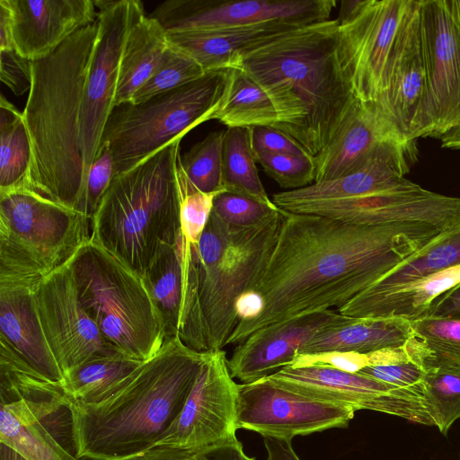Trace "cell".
Wrapping results in <instances>:
<instances>
[{"instance_id":"cell-43","label":"cell","mask_w":460,"mask_h":460,"mask_svg":"<svg viewBox=\"0 0 460 460\" xmlns=\"http://www.w3.org/2000/svg\"><path fill=\"white\" fill-rule=\"evenodd\" d=\"M358 373L407 391L422 400L426 368L415 360L368 366Z\"/></svg>"},{"instance_id":"cell-10","label":"cell","mask_w":460,"mask_h":460,"mask_svg":"<svg viewBox=\"0 0 460 460\" xmlns=\"http://www.w3.org/2000/svg\"><path fill=\"white\" fill-rule=\"evenodd\" d=\"M0 442L28 460H86L75 454L63 386L5 356H0Z\"/></svg>"},{"instance_id":"cell-50","label":"cell","mask_w":460,"mask_h":460,"mask_svg":"<svg viewBox=\"0 0 460 460\" xmlns=\"http://www.w3.org/2000/svg\"><path fill=\"white\" fill-rule=\"evenodd\" d=\"M204 454L208 460H256L245 455L238 439L216 447Z\"/></svg>"},{"instance_id":"cell-39","label":"cell","mask_w":460,"mask_h":460,"mask_svg":"<svg viewBox=\"0 0 460 460\" xmlns=\"http://www.w3.org/2000/svg\"><path fill=\"white\" fill-rule=\"evenodd\" d=\"M206 73L194 59L169 44L154 74L129 102H142L193 82Z\"/></svg>"},{"instance_id":"cell-32","label":"cell","mask_w":460,"mask_h":460,"mask_svg":"<svg viewBox=\"0 0 460 460\" xmlns=\"http://www.w3.org/2000/svg\"><path fill=\"white\" fill-rule=\"evenodd\" d=\"M227 128L268 126L275 128L279 118L268 94L243 70L229 68L222 102L213 113Z\"/></svg>"},{"instance_id":"cell-4","label":"cell","mask_w":460,"mask_h":460,"mask_svg":"<svg viewBox=\"0 0 460 460\" xmlns=\"http://www.w3.org/2000/svg\"><path fill=\"white\" fill-rule=\"evenodd\" d=\"M203 357L169 340L104 400L85 404L67 397L75 456L126 460L154 447L180 414Z\"/></svg>"},{"instance_id":"cell-17","label":"cell","mask_w":460,"mask_h":460,"mask_svg":"<svg viewBox=\"0 0 460 460\" xmlns=\"http://www.w3.org/2000/svg\"><path fill=\"white\" fill-rule=\"evenodd\" d=\"M431 137L460 124V1L421 0Z\"/></svg>"},{"instance_id":"cell-8","label":"cell","mask_w":460,"mask_h":460,"mask_svg":"<svg viewBox=\"0 0 460 460\" xmlns=\"http://www.w3.org/2000/svg\"><path fill=\"white\" fill-rule=\"evenodd\" d=\"M228 69L208 71L193 82L142 102L114 106L101 145H107L111 151L115 174L135 167L212 119L225 94Z\"/></svg>"},{"instance_id":"cell-34","label":"cell","mask_w":460,"mask_h":460,"mask_svg":"<svg viewBox=\"0 0 460 460\" xmlns=\"http://www.w3.org/2000/svg\"><path fill=\"white\" fill-rule=\"evenodd\" d=\"M459 264L460 223L441 232L366 289L383 290Z\"/></svg>"},{"instance_id":"cell-52","label":"cell","mask_w":460,"mask_h":460,"mask_svg":"<svg viewBox=\"0 0 460 460\" xmlns=\"http://www.w3.org/2000/svg\"><path fill=\"white\" fill-rule=\"evenodd\" d=\"M14 49L12 19L5 0H0V50Z\"/></svg>"},{"instance_id":"cell-13","label":"cell","mask_w":460,"mask_h":460,"mask_svg":"<svg viewBox=\"0 0 460 460\" xmlns=\"http://www.w3.org/2000/svg\"><path fill=\"white\" fill-rule=\"evenodd\" d=\"M94 4L98 9V34L85 79L81 111L85 182L114 107L127 38L133 24L144 13L138 0H96Z\"/></svg>"},{"instance_id":"cell-46","label":"cell","mask_w":460,"mask_h":460,"mask_svg":"<svg viewBox=\"0 0 460 460\" xmlns=\"http://www.w3.org/2000/svg\"><path fill=\"white\" fill-rule=\"evenodd\" d=\"M0 79L17 96L30 92L32 84V61L14 49L0 50Z\"/></svg>"},{"instance_id":"cell-15","label":"cell","mask_w":460,"mask_h":460,"mask_svg":"<svg viewBox=\"0 0 460 460\" xmlns=\"http://www.w3.org/2000/svg\"><path fill=\"white\" fill-rule=\"evenodd\" d=\"M355 410L281 387L267 377L237 386L236 427L262 437L292 440L333 428H347Z\"/></svg>"},{"instance_id":"cell-45","label":"cell","mask_w":460,"mask_h":460,"mask_svg":"<svg viewBox=\"0 0 460 460\" xmlns=\"http://www.w3.org/2000/svg\"><path fill=\"white\" fill-rule=\"evenodd\" d=\"M315 365L329 366L346 372L358 373L369 366V360L367 353L329 350L296 354L289 366L302 367Z\"/></svg>"},{"instance_id":"cell-53","label":"cell","mask_w":460,"mask_h":460,"mask_svg":"<svg viewBox=\"0 0 460 460\" xmlns=\"http://www.w3.org/2000/svg\"><path fill=\"white\" fill-rule=\"evenodd\" d=\"M441 146L449 149H460V124L441 137Z\"/></svg>"},{"instance_id":"cell-1","label":"cell","mask_w":460,"mask_h":460,"mask_svg":"<svg viewBox=\"0 0 460 460\" xmlns=\"http://www.w3.org/2000/svg\"><path fill=\"white\" fill-rule=\"evenodd\" d=\"M283 213L264 269L236 302L239 322L227 345L268 326L339 309L443 232L418 222L355 226Z\"/></svg>"},{"instance_id":"cell-30","label":"cell","mask_w":460,"mask_h":460,"mask_svg":"<svg viewBox=\"0 0 460 460\" xmlns=\"http://www.w3.org/2000/svg\"><path fill=\"white\" fill-rule=\"evenodd\" d=\"M183 236L164 248L141 276L157 310L165 341L178 339L183 316Z\"/></svg>"},{"instance_id":"cell-3","label":"cell","mask_w":460,"mask_h":460,"mask_svg":"<svg viewBox=\"0 0 460 460\" xmlns=\"http://www.w3.org/2000/svg\"><path fill=\"white\" fill-rule=\"evenodd\" d=\"M97 34L98 21L32 61V84L22 112L32 151L28 189L83 215L81 111Z\"/></svg>"},{"instance_id":"cell-27","label":"cell","mask_w":460,"mask_h":460,"mask_svg":"<svg viewBox=\"0 0 460 460\" xmlns=\"http://www.w3.org/2000/svg\"><path fill=\"white\" fill-rule=\"evenodd\" d=\"M460 284V264L379 291L365 289L337 309L353 318H402L424 315L441 295Z\"/></svg>"},{"instance_id":"cell-19","label":"cell","mask_w":460,"mask_h":460,"mask_svg":"<svg viewBox=\"0 0 460 460\" xmlns=\"http://www.w3.org/2000/svg\"><path fill=\"white\" fill-rule=\"evenodd\" d=\"M335 0H167L150 16L167 32L239 27L271 21L302 25L330 19Z\"/></svg>"},{"instance_id":"cell-51","label":"cell","mask_w":460,"mask_h":460,"mask_svg":"<svg viewBox=\"0 0 460 460\" xmlns=\"http://www.w3.org/2000/svg\"><path fill=\"white\" fill-rule=\"evenodd\" d=\"M263 442L267 451L266 460H300L291 440L263 437Z\"/></svg>"},{"instance_id":"cell-24","label":"cell","mask_w":460,"mask_h":460,"mask_svg":"<svg viewBox=\"0 0 460 460\" xmlns=\"http://www.w3.org/2000/svg\"><path fill=\"white\" fill-rule=\"evenodd\" d=\"M12 19L14 49L34 61L97 21L92 0H5Z\"/></svg>"},{"instance_id":"cell-12","label":"cell","mask_w":460,"mask_h":460,"mask_svg":"<svg viewBox=\"0 0 460 460\" xmlns=\"http://www.w3.org/2000/svg\"><path fill=\"white\" fill-rule=\"evenodd\" d=\"M373 105L401 141L430 137L421 0H409Z\"/></svg>"},{"instance_id":"cell-18","label":"cell","mask_w":460,"mask_h":460,"mask_svg":"<svg viewBox=\"0 0 460 460\" xmlns=\"http://www.w3.org/2000/svg\"><path fill=\"white\" fill-rule=\"evenodd\" d=\"M285 211L321 216L355 226L418 222L446 231L460 223V198L433 192L413 182L392 191L300 203Z\"/></svg>"},{"instance_id":"cell-25","label":"cell","mask_w":460,"mask_h":460,"mask_svg":"<svg viewBox=\"0 0 460 460\" xmlns=\"http://www.w3.org/2000/svg\"><path fill=\"white\" fill-rule=\"evenodd\" d=\"M391 140L401 141L373 103L358 101L331 144L314 158L315 181L334 180L357 171Z\"/></svg>"},{"instance_id":"cell-35","label":"cell","mask_w":460,"mask_h":460,"mask_svg":"<svg viewBox=\"0 0 460 460\" xmlns=\"http://www.w3.org/2000/svg\"><path fill=\"white\" fill-rule=\"evenodd\" d=\"M222 182L226 192L271 205L258 174L248 128H227L222 160Z\"/></svg>"},{"instance_id":"cell-37","label":"cell","mask_w":460,"mask_h":460,"mask_svg":"<svg viewBox=\"0 0 460 460\" xmlns=\"http://www.w3.org/2000/svg\"><path fill=\"white\" fill-rule=\"evenodd\" d=\"M225 133L226 130L210 132L181 155L179 172L184 183L206 193L225 191L222 182Z\"/></svg>"},{"instance_id":"cell-9","label":"cell","mask_w":460,"mask_h":460,"mask_svg":"<svg viewBox=\"0 0 460 460\" xmlns=\"http://www.w3.org/2000/svg\"><path fill=\"white\" fill-rule=\"evenodd\" d=\"M91 234L87 217L28 188L0 193V274L44 278Z\"/></svg>"},{"instance_id":"cell-54","label":"cell","mask_w":460,"mask_h":460,"mask_svg":"<svg viewBox=\"0 0 460 460\" xmlns=\"http://www.w3.org/2000/svg\"><path fill=\"white\" fill-rule=\"evenodd\" d=\"M0 460H28L19 451L11 446L0 442Z\"/></svg>"},{"instance_id":"cell-5","label":"cell","mask_w":460,"mask_h":460,"mask_svg":"<svg viewBox=\"0 0 460 460\" xmlns=\"http://www.w3.org/2000/svg\"><path fill=\"white\" fill-rule=\"evenodd\" d=\"M181 141L115 174L92 219L91 239L139 276L181 232Z\"/></svg>"},{"instance_id":"cell-6","label":"cell","mask_w":460,"mask_h":460,"mask_svg":"<svg viewBox=\"0 0 460 460\" xmlns=\"http://www.w3.org/2000/svg\"><path fill=\"white\" fill-rule=\"evenodd\" d=\"M283 217L279 208L261 225L237 227L212 211L197 244L183 239L185 274L195 293L208 351L227 345L238 323L236 302L264 269Z\"/></svg>"},{"instance_id":"cell-47","label":"cell","mask_w":460,"mask_h":460,"mask_svg":"<svg viewBox=\"0 0 460 460\" xmlns=\"http://www.w3.org/2000/svg\"><path fill=\"white\" fill-rule=\"evenodd\" d=\"M248 128L253 154L272 153L309 155L296 140L275 128L252 126Z\"/></svg>"},{"instance_id":"cell-28","label":"cell","mask_w":460,"mask_h":460,"mask_svg":"<svg viewBox=\"0 0 460 460\" xmlns=\"http://www.w3.org/2000/svg\"><path fill=\"white\" fill-rule=\"evenodd\" d=\"M412 337L411 321L406 319L343 315L340 321L320 331L296 354L329 350L368 353L403 346Z\"/></svg>"},{"instance_id":"cell-49","label":"cell","mask_w":460,"mask_h":460,"mask_svg":"<svg viewBox=\"0 0 460 460\" xmlns=\"http://www.w3.org/2000/svg\"><path fill=\"white\" fill-rule=\"evenodd\" d=\"M425 314L449 316L460 314V284L439 296Z\"/></svg>"},{"instance_id":"cell-44","label":"cell","mask_w":460,"mask_h":460,"mask_svg":"<svg viewBox=\"0 0 460 460\" xmlns=\"http://www.w3.org/2000/svg\"><path fill=\"white\" fill-rule=\"evenodd\" d=\"M114 175L111 151L107 145L102 144L86 177L84 214L89 219L95 215Z\"/></svg>"},{"instance_id":"cell-14","label":"cell","mask_w":460,"mask_h":460,"mask_svg":"<svg viewBox=\"0 0 460 460\" xmlns=\"http://www.w3.org/2000/svg\"><path fill=\"white\" fill-rule=\"evenodd\" d=\"M225 350L204 352L187 400L171 427L155 447L205 453L237 439V386Z\"/></svg>"},{"instance_id":"cell-40","label":"cell","mask_w":460,"mask_h":460,"mask_svg":"<svg viewBox=\"0 0 460 460\" xmlns=\"http://www.w3.org/2000/svg\"><path fill=\"white\" fill-rule=\"evenodd\" d=\"M265 173L287 190L307 187L315 181V163L310 155L254 153Z\"/></svg>"},{"instance_id":"cell-23","label":"cell","mask_w":460,"mask_h":460,"mask_svg":"<svg viewBox=\"0 0 460 460\" xmlns=\"http://www.w3.org/2000/svg\"><path fill=\"white\" fill-rule=\"evenodd\" d=\"M342 317L329 309L256 331L237 344L227 359L232 377L252 383L289 366L304 345Z\"/></svg>"},{"instance_id":"cell-22","label":"cell","mask_w":460,"mask_h":460,"mask_svg":"<svg viewBox=\"0 0 460 460\" xmlns=\"http://www.w3.org/2000/svg\"><path fill=\"white\" fill-rule=\"evenodd\" d=\"M416 141L391 140L362 167L342 177L297 190L272 195V202L280 209L305 202L349 199L392 191L411 186L405 178L416 162Z\"/></svg>"},{"instance_id":"cell-2","label":"cell","mask_w":460,"mask_h":460,"mask_svg":"<svg viewBox=\"0 0 460 460\" xmlns=\"http://www.w3.org/2000/svg\"><path fill=\"white\" fill-rule=\"evenodd\" d=\"M337 36V19L310 23L252 49L234 66L268 94L279 118L275 128L313 158L358 101L341 70Z\"/></svg>"},{"instance_id":"cell-26","label":"cell","mask_w":460,"mask_h":460,"mask_svg":"<svg viewBox=\"0 0 460 460\" xmlns=\"http://www.w3.org/2000/svg\"><path fill=\"white\" fill-rule=\"evenodd\" d=\"M302 24L271 21L252 25L167 32L169 44L194 59L205 72L232 68L252 49Z\"/></svg>"},{"instance_id":"cell-38","label":"cell","mask_w":460,"mask_h":460,"mask_svg":"<svg viewBox=\"0 0 460 460\" xmlns=\"http://www.w3.org/2000/svg\"><path fill=\"white\" fill-rule=\"evenodd\" d=\"M411 326L428 358L460 367V314H424L411 321Z\"/></svg>"},{"instance_id":"cell-36","label":"cell","mask_w":460,"mask_h":460,"mask_svg":"<svg viewBox=\"0 0 460 460\" xmlns=\"http://www.w3.org/2000/svg\"><path fill=\"white\" fill-rule=\"evenodd\" d=\"M426 375L422 384L423 405L443 435L460 419V367L423 358Z\"/></svg>"},{"instance_id":"cell-20","label":"cell","mask_w":460,"mask_h":460,"mask_svg":"<svg viewBox=\"0 0 460 460\" xmlns=\"http://www.w3.org/2000/svg\"><path fill=\"white\" fill-rule=\"evenodd\" d=\"M36 299L45 336L64 376L93 358L120 353L82 306L66 263L39 281Z\"/></svg>"},{"instance_id":"cell-42","label":"cell","mask_w":460,"mask_h":460,"mask_svg":"<svg viewBox=\"0 0 460 460\" xmlns=\"http://www.w3.org/2000/svg\"><path fill=\"white\" fill-rule=\"evenodd\" d=\"M180 208L181 232L189 243L197 244L208 222L213 201L218 193H206L182 183ZM220 193V192H219Z\"/></svg>"},{"instance_id":"cell-7","label":"cell","mask_w":460,"mask_h":460,"mask_svg":"<svg viewBox=\"0 0 460 460\" xmlns=\"http://www.w3.org/2000/svg\"><path fill=\"white\" fill-rule=\"evenodd\" d=\"M66 264L82 306L112 347L141 361L160 350L163 324L141 276L91 238Z\"/></svg>"},{"instance_id":"cell-16","label":"cell","mask_w":460,"mask_h":460,"mask_svg":"<svg viewBox=\"0 0 460 460\" xmlns=\"http://www.w3.org/2000/svg\"><path fill=\"white\" fill-rule=\"evenodd\" d=\"M272 383L300 394L358 410L385 412L433 426L414 394L359 373L329 366H286L267 376Z\"/></svg>"},{"instance_id":"cell-48","label":"cell","mask_w":460,"mask_h":460,"mask_svg":"<svg viewBox=\"0 0 460 460\" xmlns=\"http://www.w3.org/2000/svg\"><path fill=\"white\" fill-rule=\"evenodd\" d=\"M126 460H208V458L204 453L167 447H155L145 453Z\"/></svg>"},{"instance_id":"cell-33","label":"cell","mask_w":460,"mask_h":460,"mask_svg":"<svg viewBox=\"0 0 460 460\" xmlns=\"http://www.w3.org/2000/svg\"><path fill=\"white\" fill-rule=\"evenodd\" d=\"M31 144L23 113L0 98V193L28 188Z\"/></svg>"},{"instance_id":"cell-55","label":"cell","mask_w":460,"mask_h":460,"mask_svg":"<svg viewBox=\"0 0 460 460\" xmlns=\"http://www.w3.org/2000/svg\"><path fill=\"white\" fill-rule=\"evenodd\" d=\"M460 1V0H459Z\"/></svg>"},{"instance_id":"cell-29","label":"cell","mask_w":460,"mask_h":460,"mask_svg":"<svg viewBox=\"0 0 460 460\" xmlns=\"http://www.w3.org/2000/svg\"><path fill=\"white\" fill-rule=\"evenodd\" d=\"M168 46L167 31L155 19L143 13L124 46L114 106L131 102L157 68Z\"/></svg>"},{"instance_id":"cell-41","label":"cell","mask_w":460,"mask_h":460,"mask_svg":"<svg viewBox=\"0 0 460 460\" xmlns=\"http://www.w3.org/2000/svg\"><path fill=\"white\" fill-rule=\"evenodd\" d=\"M212 211L231 226L252 227L275 216L279 208L274 203L267 205L247 197L223 191L215 197Z\"/></svg>"},{"instance_id":"cell-11","label":"cell","mask_w":460,"mask_h":460,"mask_svg":"<svg viewBox=\"0 0 460 460\" xmlns=\"http://www.w3.org/2000/svg\"><path fill=\"white\" fill-rule=\"evenodd\" d=\"M409 0L341 1L337 58L355 97L379 98L384 73Z\"/></svg>"},{"instance_id":"cell-21","label":"cell","mask_w":460,"mask_h":460,"mask_svg":"<svg viewBox=\"0 0 460 460\" xmlns=\"http://www.w3.org/2000/svg\"><path fill=\"white\" fill-rule=\"evenodd\" d=\"M41 279L0 274V350L41 378L63 385V372L39 314L36 287Z\"/></svg>"},{"instance_id":"cell-31","label":"cell","mask_w":460,"mask_h":460,"mask_svg":"<svg viewBox=\"0 0 460 460\" xmlns=\"http://www.w3.org/2000/svg\"><path fill=\"white\" fill-rule=\"evenodd\" d=\"M145 362L121 353L95 357L67 372L62 386L73 402L97 403L119 389Z\"/></svg>"}]
</instances>
